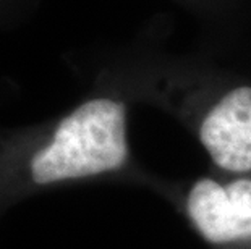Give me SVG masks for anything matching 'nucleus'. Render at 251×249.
I'll list each match as a JSON object with an SVG mask.
<instances>
[{
    "label": "nucleus",
    "instance_id": "1",
    "mask_svg": "<svg viewBox=\"0 0 251 249\" xmlns=\"http://www.w3.org/2000/svg\"><path fill=\"white\" fill-rule=\"evenodd\" d=\"M130 157L126 104L109 91L41 126L0 128V219L23 196L122 170Z\"/></svg>",
    "mask_w": 251,
    "mask_h": 249
},
{
    "label": "nucleus",
    "instance_id": "4",
    "mask_svg": "<svg viewBox=\"0 0 251 249\" xmlns=\"http://www.w3.org/2000/svg\"><path fill=\"white\" fill-rule=\"evenodd\" d=\"M219 34H235L247 20L251 0H172Z\"/></svg>",
    "mask_w": 251,
    "mask_h": 249
},
{
    "label": "nucleus",
    "instance_id": "2",
    "mask_svg": "<svg viewBox=\"0 0 251 249\" xmlns=\"http://www.w3.org/2000/svg\"><path fill=\"white\" fill-rule=\"evenodd\" d=\"M201 144L217 167L251 172V84H237L198 126Z\"/></svg>",
    "mask_w": 251,
    "mask_h": 249
},
{
    "label": "nucleus",
    "instance_id": "5",
    "mask_svg": "<svg viewBox=\"0 0 251 249\" xmlns=\"http://www.w3.org/2000/svg\"><path fill=\"white\" fill-rule=\"evenodd\" d=\"M42 0H0V33H12L25 26L39 10ZM7 79L0 78V102L7 94Z\"/></svg>",
    "mask_w": 251,
    "mask_h": 249
},
{
    "label": "nucleus",
    "instance_id": "3",
    "mask_svg": "<svg viewBox=\"0 0 251 249\" xmlns=\"http://www.w3.org/2000/svg\"><path fill=\"white\" fill-rule=\"evenodd\" d=\"M188 214L211 243H227L251 236V180L222 186L204 178L188 196Z\"/></svg>",
    "mask_w": 251,
    "mask_h": 249
}]
</instances>
